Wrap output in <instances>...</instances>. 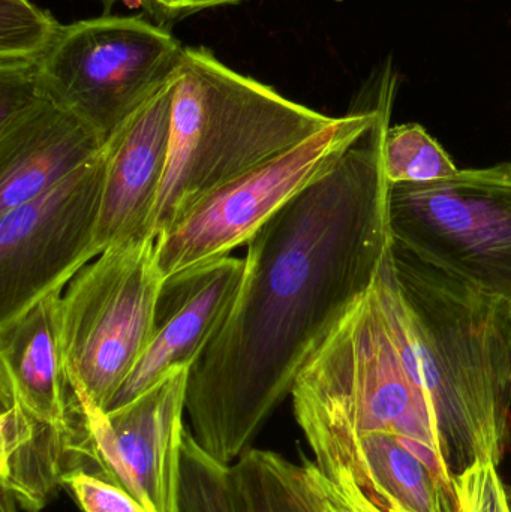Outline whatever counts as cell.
Masks as SVG:
<instances>
[{
	"label": "cell",
	"mask_w": 511,
	"mask_h": 512,
	"mask_svg": "<svg viewBox=\"0 0 511 512\" xmlns=\"http://www.w3.org/2000/svg\"><path fill=\"white\" fill-rule=\"evenodd\" d=\"M189 367L120 408L101 411L78 397L93 474L113 481L150 512H179Z\"/></svg>",
	"instance_id": "cell-10"
},
{
	"label": "cell",
	"mask_w": 511,
	"mask_h": 512,
	"mask_svg": "<svg viewBox=\"0 0 511 512\" xmlns=\"http://www.w3.org/2000/svg\"><path fill=\"white\" fill-rule=\"evenodd\" d=\"M104 179L102 149L44 194L0 215V325L63 291L96 258Z\"/></svg>",
	"instance_id": "cell-9"
},
{
	"label": "cell",
	"mask_w": 511,
	"mask_h": 512,
	"mask_svg": "<svg viewBox=\"0 0 511 512\" xmlns=\"http://www.w3.org/2000/svg\"><path fill=\"white\" fill-rule=\"evenodd\" d=\"M174 75L105 141V179L93 252L147 239L170 152Z\"/></svg>",
	"instance_id": "cell-12"
},
{
	"label": "cell",
	"mask_w": 511,
	"mask_h": 512,
	"mask_svg": "<svg viewBox=\"0 0 511 512\" xmlns=\"http://www.w3.org/2000/svg\"><path fill=\"white\" fill-rule=\"evenodd\" d=\"M155 245L153 239H135L107 249L62 292L66 373L75 394L101 411H108L152 337L165 280Z\"/></svg>",
	"instance_id": "cell-5"
},
{
	"label": "cell",
	"mask_w": 511,
	"mask_h": 512,
	"mask_svg": "<svg viewBox=\"0 0 511 512\" xmlns=\"http://www.w3.org/2000/svg\"><path fill=\"white\" fill-rule=\"evenodd\" d=\"M302 466L320 512H384L372 504L347 475L326 474L308 459H303Z\"/></svg>",
	"instance_id": "cell-23"
},
{
	"label": "cell",
	"mask_w": 511,
	"mask_h": 512,
	"mask_svg": "<svg viewBox=\"0 0 511 512\" xmlns=\"http://www.w3.org/2000/svg\"><path fill=\"white\" fill-rule=\"evenodd\" d=\"M242 2L246 0H137V5H140L153 21L168 27V24L183 20L197 12Z\"/></svg>",
	"instance_id": "cell-24"
},
{
	"label": "cell",
	"mask_w": 511,
	"mask_h": 512,
	"mask_svg": "<svg viewBox=\"0 0 511 512\" xmlns=\"http://www.w3.org/2000/svg\"><path fill=\"white\" fill-rule=\"evenodd\" d=\"M380 89V116L369 134L246 243L233 307L189 373V432L225 465L251 450L392 252L384 171L396 93L390 69Z\"/></svg>",
	"instance_id": "cell-1"
},
{
	"label": "cell",
	"mask_w": 511,
	"mask_h": 512,
	"mask_svg": "<svg viewBox=\"0 0 511 512\" xmlns=\"http://www.w3.org/2000/svg\"><path fill=\"white\" fill-rule=\"evenodd\" d=\"M101 2H104L107 6H111L113 3L120 2V0H101ZM132 2L137 3V0H132Z\"/></svg>",
	"instance_id": "cell-26"
},
{
	"label": "cell",
	"mask_w": 511,
	"mask_h": 512,
	"mask_svg": "<svg viewBox=\"0 0 511 512\" xmlns=\"http://www.w3.org/2000/svg\"><path fill=\"white\" fill-rule=\"evenodd\" d=\"M0 415V483L24 512H41L56 498L63 478L90 469L86 424L60 427L24 411L9 397Z\"/></svg>",
	"instance_id": "cell-15"
},
{
	"label": "cell",
	"mask_w": 511,
	"mask_h": 512,
	"mask_svg": "<svg viewBox=\"0 0 511 512\" xmlns=\"http://www.w3.org/2000/svg\"><path fill=\"white\" fill-rule=\"evenodd\" d=\"M374 105H359L299 146L257 165L198 201L156 239L164 279L210 259L230 255L296 195L329 173L369 134L380 116V75Z\"/></svg>",
	"instance_id": "cell-7"
},
{
	"label": "cell",
	"mask_w": 511,
	"mask_h": 512,
	"mask_svg": "<svg viewBox=\"0 0 511 512\" xmlns=\"http://www.w3.org/2000/svg\"><path fill=\"white\" fill-rule=\"evenodd\" d=\"M105 141L51 98L0 126V215L93 161Z\"/></svg>",
	"instance_id": "cell-13"
},
{
	"label": "cell",
	"mask_w": 511,
	"mask_h": 512,
	"mask_svg": "<svg viewBox=\"0 0 511 512\" xmlns=\"http://www.w3.org/2000/svg\"><path fill=\"white\" fill-rule=\"evenodd\" d=\"M63 489L68 490L83 512H150L131 493L86 469L66 474Z\"/></svg>",
	"instance_id": "cell-22"
},
{
	"label": "cell",
	"mask_w": 511,
	"mask_h": 512,
	"mask_svg": "<svg viewBox=\"0 0 511 512\" xmlns=\"http://www.w3.org/2000/svg\"><path fill=\"white\" fill-rule=\"evenodd\" d=\"M179 512H239L231 465L210 456L189 430L183 438Z\"/></svg>",
	"instance_id": "cell-19"
},
{
	"label": "cell",
	"mask_w": 511,
	"mask_h": 512,
	"mask_svg": "<svg viewBox=\"0 0 511 512\" xmlns=\"http://www.w3.org/2000/svg\"><path fill=\"white\" fill-rule=\"evenodd\" d=\"M314 457L326 474L347 475L381 511L458 512L455 493L390 433L345 439Z\"/></svg>",
	"instance_id": "cell-16"
},
{
	"label": "cell",
	"mask_w": 511,
	"mask_h": 512,
	"mask_svg": "<svg viewBox=\"0 0 511 512\" xmlns=\"http://www.w3.org/2000/svg\"><path fill=\"white\" fill-rule=\"evenodd\" d=\"M291 399L312 453L366 433H390L398 441L429 445L449 465L440 418L411 339L393 249L374 286L306 364Z\"/></svg>",
	"instance_id": "cell-3"
},
{
	"label": "cell",
	"mask_w": 511,
	"mask_h": 512,
	"mask_svg": "<svg viewBox=\"0 0 511 512\" xmlns=\"http://www.w3.org/2000/svg\"><path fill=\"white\" fill-rule=\"evenodd\" d=\"M62 26L30 0H0V66L41 62Z\"/></svg>",
	"instance_id": "cell-20"
},
{
	"label": "cell",
	"mask_w": 511,
	"mask_h": 512,
	"mask_svg": "<svg viewBox=\"0 0 511 512\" xmlns=\"http://www.w3.org/2000/svg\"><path fill=\"white\" fill-rule=\"evenodd\" d=\"M393 267L426 390L456 475L500 463L511 433V304L393 243Z\"/></svg>",
	"instance_id": "cell-2"
},
{
	"label": "cell",
	"mask_w": 511,
	"mask_h": 512,
	"mask_svg": "<svg viewBox=\"0 0 511 512\" xmlns=\"http://www.w3.org/2000/svg\"><path fill=\"white\" fill-rule=\"evenodd\" d=\"M389 222L399 248L511 304V162L390 185Z\"/></svg>",
	"instance_id": "cell-6"
},
{
	"label": "cell",
	"mask_w": 511,
	"mask_h": 512,
	"mask_svg": "<svg viewBox=\"0 0 511 512\" xmlns=\"http://www.w3.org/2000/svg\"><path fill=\"white\" fill-rule=\"evenodd\" d=\"M239 512H320L302 465L251 448L231 465Z\"/></svg>",
	"instance_id": "cell-17"
},
{
	"label": "cell",
	"mask_w": 511,
	"mask_h": 512,
	"mask_svg": "<svg viewBox=\"0 0 511 512\" xmlns=\"http://www.w3.org/2000/svg\"><path fill=\"white\" fill-rule=\"evenodd\" d=\"M384 171L390 185H420L450 179L459 170L422 125L405 123L387 129Z\"/></svg>",
	"instance_id": "cell-18"
},
{
	"label": "cell",
	"mask_w": 511,
	"mask_h": 512,
	"mask_svg": "<svg viewBox=\"0 0 511 512\" xmlns=\"http://www.w3.org/2000/svg\"><path fill=\"white\" fill-rule=\"evenodd\" d=\"M458 512H511L509 496L492 460H477L455 477Z\"/></svg>",
	"instance_id": "cell-21"
},
{
	"label": "cell",
	"mask_w": 511,
	"mask_h": 512,
	"mask_svg": "<svg viewBox=\"0 0 511 512\" xmlns=\"http://www.w3.org/2000/svg\"><path fill=\"white\" fill-rule=\"evenodd\" d=\"M62 292L0 325V397H9L45 423L74 427L83 423V412L63 363Z\"/></svg>",
	"instance_id": "cell-14"
},
{
	"label": "cell",
	"mask_w": 511,
	"mask_h": 512,
	"mask_svg": "<svg viewBox=\"0 0 511 512\" xmlns=\"http://www.w3.org/2000/svg\"><path fill=\"white\" fill-rule=\"evenodd\" d=\"M335 119L228 68L207 48L185 47L174 74L167 168L147 239H158L207 194Z\"/></svg>",
	"instance_id": "cell-4"
},
{
	"label": "cell",
	"mask_w": 511,
	"mask_h": 512,
	"mask_svg": "<svg viewBox=\"0 0 511 512\" xmlns=\"http://www.w3.org/2000/svg\"><path fill=\"white\" fill-rule=\"evenodd\" d=\"M17 501L11 493L2 490V498H0V512H17Z\"/></svg>",
	"instance_id": "cell-25"
},
{
	"label": "cell",
	"mask_w": 511,
	"mask_h": 512,
	"mask_svg": "<svg viewBox=\"0 0 511 512\" xmlns=\"http://www.w3.org/2000/svg\"><path fill=\"white\" fill-rule=\"evenodd\" d=\"M183 51L167 26L144 15L63 24L38 63L47 95L107 140L176 74Z\"/></svg>",
	"instance_id": "cell-8"
},
{
	"label": "cell",
	"mask_w": 511,
	"mask_h": 512,
	"mask_svg": "<svg viewBox=\"0 0 511 512\" xmlns=\"http://www.w3.org/2000/svg\"><path fill=\"white\" fill-rule=\"evenodd\" d=\"M243 271L245 259L227 255L164 280L149 345L108 411L137 399L174 370L192 369L227 319Z\"/></svg>",
	"instance_id": "cell-11"
}]
</instances>
